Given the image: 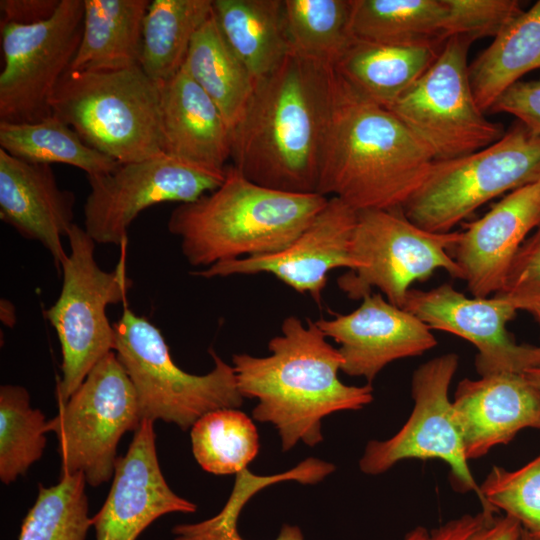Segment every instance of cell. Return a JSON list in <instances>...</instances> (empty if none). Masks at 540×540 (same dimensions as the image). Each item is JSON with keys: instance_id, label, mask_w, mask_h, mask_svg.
Here are the masks:
<instances>
[{"instance_id": "29", "label": "cell", "mask_w": 540, "mask_h": 540, "mask_svg": "<svg viewBox=\"0 0 540 540\" xmlns=\"http://www.w3.org/2000/svg\"><path fill=\"white\" fill-rule=\"evenodd\" d=\"M444 0H352L354 39L393 45H442Z\"/></svg>"}, {"instance_id": "34", "label": "cell", "mask_w": 540, "mask_h": 540, "mask_svg": "<svg viewBox=\"0 0 540 540\" xmlns=\"http://www.w3.org/2000/svg\"><path fill=\"white\" fill-rule=\"evenodd\" d=\"M48 421L32 408L28 391L19 385L0 388V479L9 484L40 459Z\"/></svg>"}, {"instance_id": "5", "label": "cell", "mask_w": 540, "mask_h": 540, "mask_svg": "<svg viewBox=\"0 0 540 540\" xmlns=\"http://www.w3.org/2000/svg\"><path fill=\"white\" fill-rule=\"evenodd\" d=\"M51 110L86 144L119 163L165 154L160 84L140 66L113 71L69 69L55 91Z\"/></svg>"}, {"instance_id": "8", "label": "cell", "mask_w": 540, "mask_h": 540, "mask_svg": "<svg viewBox=\"0 0 540 540\" xmlns=\"http://www.w3.org/2000/svg\"><path fill=\"white\" fill-rule=\"evenodd\" d=\"M67 237L70 252L61 266V291L45 311L62 353L59 404L65 403L92 368L114 351L115 330L106 310L123 301L132 285L124 253L114 270L105 271L95 259L96 243L84 228L74 223Z\"/></svg>"}, {"instance_id": "37", "label": "cell", "mask_w": 540, "mask_h": 540, "mask_svg": "<svg viewBox=\"0 0 540 540\" xmlns=\"http://www.w3.org/2000/svg\"><path fill=\"white\" fill-rule=\"evenodd\" d=\"M444 38L468 36L474 41L495 37L523 11L517 0H444Z\"/></svg>"}, {"instance_id": "9", "label": "cell", "mask_w": 540, "mask_h": 540, "mask_svg": "<svg viewBox=\"0 0 540 540\" xmlns=\"http://www.w3.org/2000/svg\"><path fill=\"white\" fill-rule=\"evenodd\" d=\"M459 235L460 231L424 230L402 208L357 211L351 238L355 269L340 275L337 285L352 300H361L377 288L390 303L404 308L411 285L436 270L463 279L450 253Z\"/></svg>"}, {"instance_id": "1", "label": "cell", "mask_w": 540, "mask_h": 540, "mask_svg": "<svg viewBox=\"0 0 540 540\" xmlns=\"http://www.w3.org/2000/svg\"><path fill=\"white\" fill-rule=\"evenodd\" d=\"M333 68L290 53L256 82L231 130L232 166L262 186L317 193Z\"/></svg>"}, {"instance_id": "36", "label": "cell", "mask_w": 540, "mask_h": 540, "mask_svg": "<svg viewBox=\"0 0 540 540\" xmlns=\"http://www.w3.org/2000/svg\"><path fill=\"white\" fill-rule=\"evenodd\" d=\"M479 489L482 510L503 511L540 539V454L516 470L493 466Z\"/></svg>"}, {"instance_id": "41", "label": "cell", "mask_w": 540, "mask_h": 540, "mask_svg": "<svg viewBox=\"0 0 540 540\" xmlns=\"http://www.w3.org/2000/svg\"><path fill=\"white\" fill-rule=\"evenodd\" d=\"M61 0H1L0 23L35 24L49 19Z\"/></svg>"}, {"instance_id": "40", "label": "cell", "mask_w": 540, "mask_h": 540, "mask_svg": "<svg viewBox=\"0 0 540 540\" xmlns=\"http://www.w3.org/2000/svg\"><path fill=\"white\" fill-rule=\"evenodd\" d=\"M490 113H507L540 134V75L530 81H518L494 103Z\"/></svg>"}, {"instance_id": "14", "label": "cell", "mask_w": 540, "mask_h": 540, "mask_svg": "<svg viewBox=\"0 0 540 540\" xmlns=\"http://www.w3.org/2000/svg\"><path fill=\"white\" fill-rule=\"evenodd\" d=\"M455 353L437 356L421 364L413 373L412 412L396 434L386 440H371L359 460L368 475L388 471L404 459H440L449 465L454 486L461 492L480 489L468 466L449 388L457 371Z\"/></svg>"}, {"instance_id": "15", "label": "cell", "mask_w": 540, "mask_h": 540, "mask_svg": "<svg viewBox=\"0 0 540 540\" xmlns=\"http://www.w3.org/2000/svg\"><path fill=\"white\" fill-rule=\"evenodd\" d=\"M404 309L431 330L457 335L477 349L475 367L480 376L524 373L540 367V346L517 344L506 325L518 311L508 301L493 296L473 297L450 284L430 290L410 289Z\"/></svg>"}, {"instance_id": "22", "label": "cell", "mask_w": 540, "mask_h": 540, "mask_svg": "<svg viewBox=\"0 0 540 540\" xmlns=\"http://www.w3.org/2000/svg\"><path fill=\"white\" fill-rule=\"evenodd\" d=\"M164 153L187 163L226 172L231 159V129L221 112L182 67L160 84Z\"/></svg>"}, {"instance_id": "39", "label": "cell", "mask_w": 540, "mask_h": 540, "mask_svg": "<svg viewBox=\"0 0 540 540\" xmlns=\"http://www.w3.org/2000/svg\"><path fill=\"white\" fill-rule=\"evenodd\" d=\"M517 310L540 303V224L524 241L509 269L505 283L496 295Z\"/></svg>"}, {"instance_id": "4", "label": "cell", "mask_w": 540, "mask_h": 540, "mask_svg": "<svg viewBox=\"0 0 540 540\" xmlns=\"http://www.w3.org/2000/svg\"><path fill=\"white\" fill-rule=\"evenodd\" d=\"M328 198L262 186L231 165L219 187L171 212L168 230L191 266L207 268L284 249Z\"/></svg>"}, {"instance_id": "19", "label": "cell", "mask_w": 540, "mask_h": 540, "mask_svg": "<svg viewBox=\"0 0 540 540\" xmlns=\"http://www.w3.org/2000/svg\"><path fill=\"white\" fill-rule=\"evenodd\" d=\"M540 224V180L509 192L468 222L450 253L473 297L500 292L528 233Z\"/></svg>"}, {"instance_id": "18", "label": "cell", "mask_w": 540, "mask_h": 540, "mask_svg": "<svg viewBox=\"0 0 540 540\" xmlns=\"http://www.w3.org/2000/svg\"><path fill=\"white\" fill-rule=\"evenodd\" d=\"M316 324L339 344L344 360L341 371L363 377L368 384L389 363L422 355L437 345L424 322L380 293L366 295L348 314L321 318Z\"/></svg>"}, {"instance_id": "20", "label": "cell", "mask_w": 540, "mask_h": 540, "mask_svg": "<svg viewBox=\"0 0 540 540\" xmlns=\"http://www.w3.org/2000/svg\"><path fill=\"white\" fill-rule=\"evenodd\" d=\"M452 404L468 460L507 444L525 428L540 429V390L524 373L463 379Z\"/></svg>"}, {"instance_id": "38", "label": "cell", "mask_w": 540, "mask_h": 540, "mask_svg": "<svg viewBox=\"0 0 540 540\" xmlns=\"http://www.w3.org/2000/svg\"><path fill=\"white\" fill-rule=\"evenodd\" d=\"M520 524L498 512L481 510L451 519L432 530L417 526L403 540H520Z\"/></svg>"}, {"instance_id": "12", "label": "cell", "mask_w": 540, "mask_h": 540, "mask_svg": "<svg viewBox=\"0 0 540 540\" xmlns=\"http://www.w3.org/2000/svg\"><path fill=\"white\" fill-rule=\"evenodd\" d=\"M83 17L84 0H61L45 21L0 23V122L33 123L52 115L53 96L80 45Z\"/></svg>"}, {"instance_id": "35", "label": "cell", "mask_w": 540, "mask_h": 540, "mask_svg": "<svg viewBox=\"0 0 540 540\" xmlns=\"http://www.w3.org/2000/svg\"><path fill=\"white\" fill-rule=\"evenodd\" d=\"M335 470V466L316 458L300 462L292 470L271 476H257L245 469L236 474L233 491L223 509L214 517L172 529L174 540H227L238 532L239 514L248 500L268 485L286 480L315 484Z\"/></svg>"}, {"instance_id": "45", "label": "cell", "mask_w": 540, "mask_h": 540, "mask_svg": "<svg viewBox=\"0 0 540 540\" xmlns=\"http://www.w3.org/2000/svg\"><path fill=\"white\" fill-rule=\"evenodd\" d=\"M520 540H540V539L530 535L528 532L523 530Z\"/></svg>"}, {"instance_id": "11", "label": "cell", "mask_w": 540, "mask_h": 540, "mask_svg": "<svg viewBox=\"0 0 540 540\" xmlns=\"http://www.w3.org/2000/svg\"><path fill=\"white\" fill-rule=\"evenodd\" d=\"M141 421L134 386L112 351L48 420V432L55 433L58 441L60 474L82 473L93 487L108 482L121 437L135 432Z\"/></svg>"}, {"instance_id": "28", "label": "cell", "mask_w": 540, "mask_h": 540, "mask_svg": "<svg viewBox=\"0 0 540 540\" xmlns=\"http://www.w3.org/2000/svg\"><path fill=\"white\" fill-rule=\"evenodd\" d=\"M213 13V0H153L147 8L139 66L158 84L182 68L191 41Z\"/></svg>"}, {"instance_id": "26", "label": "cell", "mask_w": 540, "mask_h": 540, "mask_svg": "<svg viewBox=\"0 0 540 540\" xmlns=\"http://www.w3.org/2000/svg\"><path fill=\"white\" fill-rule=\"evenodd\" d=\"M540 68V0L514 17L469 66L471 88L487 113L526 73Z\"/></svg>"}, {"instance_id": "17", "label": "cell", "mask_w": 540, "mask_h": 540, "mask_svg": "<svg viewBox=\"0 0 540 540\" xmlns=\"http://www.w3.org/2000/svg\"><path fill=\"white\" fill-rule=\"evenodd\" d=\"M196 510L167 484L158 461L154 422L143 419L126 454L117 458L110 491L91 524L96 540H136L159 517Z\"/></svg>"}, {"instance_id": "7", "label": "cell", "mask_w": 540, "mask_h": 540, "mask_svg": "<svg viewBox=\"0 0 540 540\" xmlns=\"http://www.w3.org/2000/svg\"><path fill=\"white\" fill-rule=\"evenodd\" d=\"M539 180L540 134L516 120L493 144L435 161L402 209L420 228L448 233L486 202Z\"/></svg>"}, {"instance_id": "33", "label": "cell", "mask_w": 540, "mask_h": 540, "mask_svg": "<svg viewBox=\"0 0 540 540\" xmlns=\"http://www.w3.org/2000/svg\"><path fill=\"white\" fill-rule=\"evenodd\" d=\"M86 484L82 473H65L56 485H39L18 540H85L92 526Z\"/></svg>"}, {"instance_id": "16", "label": "cell", "mask_w": 540, "mask_h": 540, "mask_svg": "<svg viewBox=\"0 0 540 540\" xmlns=\"http://www.w3.org/2000/svg\"><path fill=\"white\" fill-rule=\"evenodd\" d=\"M356 218V210L336 197H329L308 226L284 249L272 254L219 262L192 274L214 278L268 273L320 303L330 271L355 269L351 238Z\"/></svg>"}, {"instance_id": "25", "label": "cell", "mask_w": 540, "mask_h": 540, "mask_svg": "<svg viewBox=\"0 0 540 540\" xmlns=\"http://www.w3.org/2000/svg\"><path fill=\"white\" fill-rule=\"evenodd\" d=\"M442 45L378 44L354 39L333 69L360 94L386 107L419 79Z\"/></svg>"}, {"instance_id": "13", "label": "cell", "mask_w": 540, "mask_h": 540, "mask_svg": "<svg viewBox=\"0 0 540 540\" xmlns=\"http://www.w3.org/2000/svg\"><path fill=\"white\" fill-rule=\"evenodd\" d=\"M225 174L167 154L119 163L111 172L87 177L83 228L96 244L122 245L143 210L164 202H193L219 187Z\"/></svg>"}, {"instance_id": "3", "label": "cell", "mask_w": 540, "mask_h": 540, "mask_svg": "<svg viewBox=\"0 0 540 540\" xmlns=\"http://www.w3.org/2000/svg\"><path fill=\"white\" fill-rule=\"evenodd\" d=\"M434 162L432 152L399 118L333 69L317 193L356 211L402 208Z\"/></svg>"}, {"instance_id": "21", "label": "cell", "mask_w": 540, "mask_h": 540, "mask_svg": "<svg viewBox=\"0 0 540 540\" xmlns=\"http://www.w3.org/2000/svg\"><path fill=\"white\" fill-rule=\"evenodd\" d=\"M75 200L73 192L58 186L50 165L23 161L0 148V218L46 248L59 272L68 255L62 238L74 224Z\"/></svg>"}, {"instance_id": "23", "label": "cell", "mask_w": 540, "mask_h": 540, "mask_svg": "<svg viewBox=\"0 0 540 540\" xmlns=\"http://www.w3.org/2000/svg\"><path fill=\"white\" fill-rule=\"evenodd\" d=\"M148 0H84L83 32L70 69L113 71L139 66Z\"/></svg>"}, {"instance_id": "42", "label": "cell", "mask_w": 540, "mask_h": 540, "mask_svg": "<svg viewBox=\"0 0 540 540\" xmlns=\"http://www.w3.org/2000/svg\"><path fill=\"white\" fill-rule=\"evenodd\" d=\"M228 540H245L239 533H235ZM275 540H304L301 529L298 526L285 524L282 526L278 537Z\"/></svg>"}, {"instance_id": "30", "label": "cell", "mask_w": 540, "mask_h": 540, "mask_svg": "<svg viewBox=\"0 0 540 540\" xmlns=\"http://www.w3.org/2000/svg\"><path fill=\"white\" fill-rule=\"evenodd\" d=\"M0 148L35 164H65L87 177L111 172L119 162L86 144L79 134L55 115L33 123L0 122Z\"/></svg>"}, {"instance_id": "32", "label": "cell", "mask_w": 540, "mask_h": 540, "mask_svg": "<svg viewBox=\"0 0 540 540\" xmlns=\"http://www.w3.org/2000/svg\"><path fill=\"white\" fill-rule=\"evenodd\" d=\"M190 435L196 461L216 475L244 471L260 447L255 424L236 408L204 414L193 424Z\"/></svg>"}, {"instance_id": "31", "label": "cell", "mask_w": 540, "mask_h": 540, "mask_svg": "<svg viewBox=\"0 0 540 540\" xmlns=\"http://www.w3.org/2000/svg\"><path fill=\"white\" fill-rule=\"evenodd\" d=\"M291 53L334 68L354 38L352 0H284Z\"/></svg>"}, {"instance_id": "44", "label": "cell", "mask_w": 540, "mask_h": 540, "mask_svg": "<svg viewBox=\"0 0 540 540\" xmlns=\"http://www.w3.org/2000/svg\"><path fill=\"white\" fill-rule=\"evenodd\" d=\"M525 311L532 314V316L535 318L536 322L538 323L540 327V303L529 306L528 308L525 309Z\"/></svg>"}, {"instance_id": "43", "label": "cell", "mask_w": 540, "mask_h": 540, "mask_svg": "<svg viewBox=\"0 0 540 540\" xmlns=\"http://www.w3.org/2000/svg\"><path fill=\"white\" fill-rule=\"evenodd\" d=\"M526 379L540 390V367L530 368L524 372Z\"/></svg>"}, {"instance_id": "10", "label": "cell", "mask_w": 540, "mask_h": 540, "mask_svg": "<svg viewBox=\"0 0 540 540\" xmlns=\"http://www.w3.org/2000/svg\"><path fill=\"white\" fill-rule=\"evenodd\" d=\"M474 40L452 36L419 79L386 106L432 152L435 161L465 156L505 133L475 100L467 56Z\"/></svg>"}, {"instance_id": "2", "label": "cell", "mask_w": 540, "mask_h": 540, "mask_svg": "<svg viewBox=\"0 0 540 540\" xmlns=\"http://www.w3.org/2000/svg\"><path fill=\"white\" fill-rule=\"evenodd\" d=\"M327 339L316 321L303 323L291 315L283 320L281 334L268 342V356L232 357L241 395L258 401L253 418L276 428L283 451L299 441L316 446L323 441L324 417L373 400L371 384L352 386L339 379L344 360Z\"/></svg>"}, {"instance_id": "27", "label": "cell", "mask_w": 540, "mask_h": 540, "mask_svg": "<svg viewBox=\"0 0 540 540\" xmlns=\"http://www.w3.org/2000/svg\"><path fill=\"white\" fill-rule=\"evenodd\" d=\"M182 67L215 103L232 130L256 81L227 44L214 13L194 35Z\"/></svg>"}, {"instance_id": "6", "label": "cell", "mask_w": 540, "mask_h": 540, "mask_svg": "<svg viewBox=\"0 0 540 540\" xmlns=\"http://www.w3.org/2000/svg\"><path fill=\"white\" fill-rule=\"evenodd\" d=\"M113 326L114 352L134 386L142 420H162L186 431L210 411L241 407L234 368L213 349L214 368L190 374L175 364L161 331L146 317L126 307Z\"/></svg>"}, {"instance_id": "24", "label": "cell", "mask_w": 540, "mask_h": 540, "mask_svg": "<svg viewBox=\"0 0 540 540\" xmlns=\"http://www.w3.org/2000/svg\"><path fill=\"white\" fill-rule=\"evenodd\" d=\"M227 44L257 82L291 53L284 0H213Z\"/></svg>"}]
</instances>
